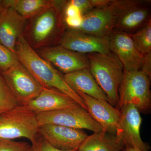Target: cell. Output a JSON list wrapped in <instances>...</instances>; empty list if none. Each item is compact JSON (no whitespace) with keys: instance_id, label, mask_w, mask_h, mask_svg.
<instances>
[{"instance_id":"cell-24","label":"cell","mask_w":151,"mask_h":151,"mask_svg":"<svg viewBox=\"0 0 151 151\" xmlns=\"http://www.w3.org/2000/svg\"><path fill=\"white\" fill-rule=\"evenodd\" d=\"M0 151H31V145L26 142L0 139Z\"/></svg>"},{"instance_id":"cell-1","label":"cell","mask_w":151,"mask_h":151,"mask_svg":"<svg viewBox=\"0 0 151 151\" xmlns=\"http://www.w3.org/2000/svg\"><path fill=\"white\" fill-rule=\"evenodd\" d=\"M67 1L42 11L27 20L23 37L34 50L60 45L67 28L63 10Z\"/></svg>"},{"instance_id":"cell-4","label":"cell","mask_w":151,"mask_h":151,"mask_svg":"<svg viewBox=\"0 0 151 151\" xmlns=\"http://www.w3.org/2000/svg\"><path fill=\"white\" fill-rule=\"evenodd\" d=\"M151 79L141 70H124L123 80L119 89L118 109L124 105H134L140 113H150Z\"/></svg>"},{"instance_id":"cell-28","label":"cell","mask_w":151,"mask_h":151,"mask_svg":"<svg viewBox=\"0 0 151 151\" xmlns=\"http://www.w3.org/2000/svg\"><path fill=\"white\" fill-rule=\"evenodd\" d=\"M122 151H144L141 149L136 147H126L124 148Z\"/></svg>"},{"instance_id":"cell-7","label":"cell","mask_w":151,"mask_h":151,"mask_svg":"<svg viewBox=\"0 0 151 151\" xmlns=\"http://www.w3.org/2000/svg\"><path fill=\"white\" fill-rule=\"evenodd\" d=\"M151 1L123 0L113 29L129 35L139 29L151 19Z\"/></svg>"},{"instance_id":"cell-23","label":"cell","mask_w":151,"mask_h":151,"mask_svg":"<svg viewBox=\"0 0 151 151\" xmlns=\"http://www.w3.org/2000/svg\"><path fill=\"white\" fill-rule=\"evenodd\" d=\"M19 62L16 53L0 44V73L5 72Z\"/></svg>"},{"instance_id":"cell-27","label":"cell","mask_w":151,"mask_h":151,"mask_svg":"<svg viewBox=\"0 0 151 151\" xmlns=\"http://www.w3.org/2000/svg\"><path fill=\"white\" fill-rule=\"evenodd\" d=\"M141 70L146 73L149 78H151V52L145 55Z\"/></svg>"},{"instance_id":"cell-16","label":"cell","mask_w":151,"mask_h":151,"mask_svg":"<svg viewBox=\"0 0 151 151\" xmlns=\"http://www.w3.org/2000/svg\"><path fill=\"white\" fill-rule=\"evenodd\" d=\"M27 20L11 8L0 12V44L16 53L18 40L22 36Z\"/></svg>"},{"instance_id":"cell-3","label":"cell","mask_w":151,"mask_h":151,"mask_svg":"<svg viewBox=\"0 0 151 151\" xmlns=\"http://www.w3.org/2000/svg\"><path fill=\"white\" fill-rule=\"evenodd\" d=\"M86 56L89 71L108 97V103L117 108L119 88L124 76L123 65L111 52L89 53Z\"/></svg>"},{"instance_id":"cell-26","label":"cell","mask_w":151,"mask_h":151,"mask_svg":"<svg viewBox=\"0 0 151 151\" xmlns=\"http://www.w3.org/2000/svg\"><path fill=\"white\" fill-rule=\"evenodd\" d=\"M69 2L77 7L83 16L94 9L91 0H70Z\"/></svg>"},{"instance_id":"cell-20","label":"cell","mask_w":151,"mask_h":151,"mask_svg":"<svg viewBox=\"0 0 151 151\" xmlns=\"http://www.w3.org/2000/svg\"><path fill=\"white\" fill-rule=\"evenodd\" d=\"M56 0H4L5 9L11 8L26 20L55 5Z\"/></svg>"},{"instance_id":"cell-5","label":"cell","mask_w":151,"mask_h":151,"mask_svg":"<svg viewBox=\"0 0 151 151\" xmlns=\"http://www.w3.org/2000/svg\"><path fill=\"white\" fill-rule=\"evenodd\" d=\"M37 114L19 105L0 114V139H27L32 143L39 135Z\"/></svg>"},{"instance_id":"cell-13","label":"cell","mask_w":151,"mask_h":151,"mask_svg":"<svg viewBox=\"0 0 151 151\" xmlns=\"http://www.w3.org/2000/svg\"><path fill=\"white\" fill-rule=\"evenodd\" d=\"M119 110L121 116L117 134L122 137L125 147H136L144 151L150 150V146L141 138L140 127L142 119L139 111L132 104L124 105Z\"/></svg>"},{"instance_id":"cell-14","label":"cell","mask_w":151,"mask_h":151,"mask_svg":"<svg viewBox=\"0 0 151 151\" xmlns=\"http://www.w3.org/2000/svg\"><path fill=\"white\" fill-rule=\"evenodd\" d=\"M77 94L84 101L90 116L103 127L105 132L111 134L117 135L121 116L120 110L107 101L96 99L80 92Z\"/></svg>"},{"instance_id":"cell-6","label":"cell","mask_w":151,"mask_h":151,"mask_svg":"<svg viewBox=\"0 0 151 151\" xmlns=\"http://www.w3.org/2000/svg\"><path fill=\"white\" fill-rule=\"evenodd\" d=\"M39 126L44 124L60 125L78 129H87L94 133L106 132L79 104L52 112L37 114Z\"/></svg>"},{"instance_id":"cell-15","label":"cell","mask_w":151,"mask_h":151,"mask_svg":"<svg viewBox=\"0 0 151 151\" xmlns=\"http://www.w3.org/2000/svg\"><path fill=\"white\" fill-rule=\"evenodd\" d=\"M60 45L85 55L107 53L111 52L106 38L99 37L76 29H67Z\"/></svg>"},{"instance_id":"cell-10","label":"cell","mask_w":151,"mask_h":151,"mask_svg":"<svg viewBox=\"0 0 151 151\" xmlns=\"http://www.w3.org/2000/svg\"><path fill=\"white\" fill-rule=\"evenodd\" d=\"M110 51L118 58L128 71L141 70L145 59L130 35L113 29L106 37Z\"/></svg>"},{"instance_id":"cell-25","label":"cell","mask_w":151,"mask_h":151,"mask_svg":"<svg viewBox=\"0 0 151 151\" xmlns=\"http://www.w3.org/2000/svg\"><path fill=\"white\" fill-rule=\"evenodd\" d=\"M77 150L63 151L57 149L47 142L39 134L35 141L31 143V151H77Z\"/></svg>"},{"instance_id":"cell-29","label":"cell","mask_w":151,"mask_h":151,"mask_svg":"<svg viewBox=\"0 0 151 151\" xmlns=\"http://www.w3.org/2000/svg\"><path fill=\"white\" fill-rule=\"evenodd\" d=\"M5 8L4 5V3H3V1L0 0V12L4 9Z\"/></svg>"},{"instance_id":"cell-8","label":"cell","mask_w":151,"mask_h":151,"mask_svg":"<svg viewBox=\"0 0 151 151\" xmlns=\"http://www.w3.org/2000/svg\"><path fill=\"white\" fill-rule=\"evenodd\" d=\"M19 105L33 100L43 87L20 62L1 73Z\"/></svg>"},{"instance_id":"cell-11","label":"cell","mask_w":151,"mask_h":151,"mask_svg":"<svg viewBox=\"0 0 151 151\" xmlns=\"http://www.w3.org/2000/svg\"><path fill=\"white\" fill-rule=\"evenodd\" d=\"M41 57L63 74L89 68L86 55L72 51L60 45L34 50Z\"/></svg>"},{"instance_id":"cell-17","label":"cell","mask_w":151,"mask_h":151,"mask_svg":"<svg viewBox=\"0 0 151 151\" xmlns=\"http://www.w3.org/2000/svg\"><path fill=\"white\" fill-rule=\"evenodd\" d=\"M76 104L75 100L59 90L43 88L37 97L22 106L37 114L57 111Z\"/></svg>"},{"instance_id":"cell-21","label":"cell","mask_w":151,"mask_h":151,"mask_svg":"<svg viewBox=\"0 0 151 151\" xmlns=\"http://www.w3.org/2000/svg\"><path fill=\"white\" fill-rule=\"evenodd\" d=\"M130 35L135 46L142 54L145 55L151 52V19Z\"/></svg>"},{"instance_id":"cell-12","label":"cell","mask_w":151,"mask_h":151,"mask_svg":"<svg viewBox=\"0 0 151 151\" xmlns=\"http://www.w3.org/2000/svg\"><path fill=\"white\" fill-rule=\"evenodd\" d=\"M38 133L52 146L63 151L77 150L87 136L83 130L52 124L39 126Z\"/></svg>"},{"instance_id":"cell-19","label":"cell","mask_w":151,"mask_h":151,"mask_svg":"<svg viewBox=\"0 0 151 151\" xmlns=\"http://www.w3.org/2000/svg\"><path fill=\"white\" fill-rule=\"evenodd\" d=\"M124 147L120 135L97 132L87 136L77 151H122Z\"/></svg>"},{"instance_id":"cell-22","label":"cell","mask_w":151,"mask_h":151,"mask_svg":"<svg viewBox=\"0 0 151 151\" xmlns=\"http://www.w3.org/2000/svg\"><path fill=\"white\" fill-rule=\"evenodd\" d=\"M19 105L17 101L0 73V114Z\"/></svg>"},{"instance_id":"cell-2","label":"cell","mask_w":151,"mask_h":151,"mask_svg":"<svg viewBox=\"0 0 151 151\" xmlns=\"http://www.w3.org/2000/svg\"><path fill=\"white\" fill-rule=\"evenodd\" d=\"M16 53L20 62L43 88L59 90L75 100L87 110L84 101L67 84L64 74L38 55L23 37L16 44Z\"/></svg>"},{"instance_id":"cell-9","label":"cell","mask_w":151,"mask_h":151,"mask_svg":"<svg viewBox=\"0 0 151 151\" xmlns=\"http://www.w3.org/2000/svg\"><path fill=\"white\" fill-rule=\"evenodd\" d=\"M123 0H111L103 7L94 9L83 16L78 30L99 37L106 38L113 29L116 15Z\"/></svg>"},{"instance_id":"cell-18","label":"cell","mask_w":151,"mask_h":151,"mask_svg":"<svg viewBox=\"0 0 151 151\" xmlns=\"http://www.w3.org/2000/svg\"><path fill=\"white\" fill-rule=\"evenodd\" d=\"M67 84L76 93L79 92L108 102L106 94L97 84L89 68L64 74Z\"/></svg>"}]
</instances>
